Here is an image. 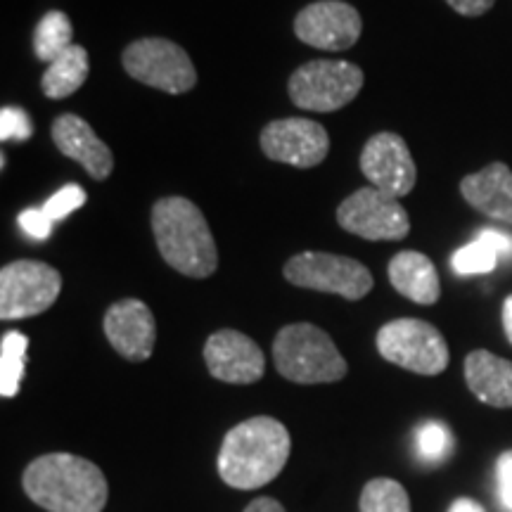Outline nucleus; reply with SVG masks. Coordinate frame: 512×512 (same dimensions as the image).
<instances>
[{
    "instance_id": "nucleus-28",
    "label": "nucleus",
    "mask_w": 512,
    "mask_h": 512,
    "mask_svg": "<svg viewBox=\"0 0 512 512\" xmlns=\"http://www.w3.org/2000/svg\"><path fill=\"white\" fill-rule=\"evenodd\" d=\"M19 226L27 235L36 240H48L53 233V219L46 214V209H27L19 214Z\"/></svg>"
},
{
    "instance_id": "nucleus-31",
    "label": "nucleus",
    "mask_w": 512,
    "mask_h": 512,
    "mask_svg": "<svg viewBox=\"0 0 512 512\" xmlns=\"http://www.w3.org/2000/svg\"><path fill=\"white\" fill-rule=\"evenodd\" d=\"M448 5H451L453 10L458 12V15L463 17H479L484 15V12H489L494 8L496 0H446Z\"/></svg>"
},
{
    "instance_id": "nucleus-4",
    "label": "nucleus",
    "mask_w": 512,
    "mask_h": 512,
    "mask_svg": "<svg viewBox=\"0 0 512 512\" xmlns=\"http://www.w3.org/2000/svg\"><path fill=\"white\" fill-rule=\"evenodd\" d=\"M273 358L278 373L297 384L339 382L349 373L332 337L311 323L285 325L275 335Z\"/></svg>"
},
{
    "instance_id": "nucleus-15",
    "label": "nucleus",
    "mask_w": 512,
    "mask_h": 512,
    "mask_svg": "<svg viewBox=\"0 0 512 512\" xmlns=\"http://www.w3.org/2000/svg\"><path fill=\"white\" fill-rule=\"evenodd\" d=\"M102 328L117 354L126 361H147L155 351L157 323L150 306L140 299H121L105 313Z\"/></svg>"
},
{
    "instance_id": "nucleus-5",
    "label": "nucleus",
    "mask_w": 512,
    "mask_h": 512,
    "mask_svg": "<svg viewBox=\"0 0 512 512\" xmlns=\"http://www.w3.org/2000/svg\"><path fill=\"white\" fill-rule=\"evenodd\" d=\"M363 69L344 60H313L294 69L290 76V98L309 112H337L361 93Z\"/></svg>"
},
{
    "instance_id": "nucleus-20",
    "label": "nucleus",
    "mask_w": 512,
    "mask_h": 512,
    "mask_svg": "<svg viewBox=\"0 0 512 512\" xmlns=\"http://www.w3.org/2000/svg\"><path fill=\"white\" fill-rule=\"evenodd\" d=\"M88 69H91V62H88L86 48L72 46L67 53H62L57 60L48 64L46 74L41 79L43 93L50 100L69 98V95H74L86 83Z\"/></svg>"
},
{
    "instance_id": "nucleus-11",
    "label": "nucleus",
    "mask_w": 512,
    "mask_h": 512,
    "mask_svg": "<svg viewBox=\"0 0 512 512\" xmlns=\"http://www.w3.org/2000/svg\"><path fill=\"white\" fill-rule=\"evenodd\" d=\"M363 19L354 5L342 0H318L306 5L294 19V34L302 43L318 50L354 48L361 38Z\"/></svg>"
},
{
    "instance_id": "nucleus-34",
    "label": "nucleus",
    "mask_w": 512,
    "mask_h": 512,
    "mask_svg": "<svg viewBox=\"0 0 512 512\" xmlns=\"http://www.w3.org/2000/svg\"><path fill=\"white\" fill-rule=\"evenodd\" d=\"M503 328H505V337L512 344V294L503 302Z\"/></svg>"
},
{
    "instance_id": "nucleus-12",
    "label": "nucleus",
    "mask_w": 512,
    "mask_h": 512,
    "mask_svg": "<svg viewBox=\"0 0 512 512\" xmlns=\"http://www.w3.org/2000/svg\"><path fill=\"white\" fill-rule=\"evenodd\" d=\"M261 150L273 162L311 169L328 157L330 136L318 121L302 117L278 119L261 131Z\"/></svg>"
},
{
    "instance_id": "nucleus-26",
    "label": "nucleus",
    "mask_w": 512,
    "mask_h": 512,
    "mask_svg": "<svg viewBox=\"0 0 512 512\" xmlns=\"http://www.w3.org/2000/svg\"><path fill=\"white\" fill-rule=\"evenodd\" d=\"M34 136V124L22 107H3L0 110V138L24 143Z\"/></svg>"
},
{
    "instance_id": "nucleus-1",
    "label": "nucleus",
    "mask_w": 512,
    "mask_h": 512,
    "mask_svg": "<svg viewBox=\"0 0 512 512\" xmlns=\"http://www.w3.org/2000/svg\"><path fill=\"white\" fill-rule=\"evenodd\" d=\"M290 448V432L283 422L256 415L226 434L216 467L223 482L233 489H259L283 472Z\"/></svg>"
},
{
    "instance_id": "nucleus-32",
    "label": "nucleus",
    "mask_w": 512,
    "mask_h": 512,
    "mask_svg": "<svg viewBox=\"0 0 512 512\" xmlns=\"http://www.w3.org/2000/svg\"><path fill=\"white\" fill-rule=\"evenodd\" d=\"M245 512H285V508L275 501V498L261 496V498H256V501L249 503Z\"/></svg>"
},
{
    "instance_id": "nucleus-6",
    "label": "nucleus",
    "mask_w": 512,
    "mask_h": 512,
    "mask_svg": "<svg viewBox=\"0 0 512 512\" xmlns=\"http://www.w3.org/2000/svg\"><path fill=\"white\" fill-rule=\"evenodd\" d=\"M377 351L384 361L418 375H439L448 366V344L427 320H389L377 332Z\"/></svg>"
},
{
    "instance_id": "nucleus-2",
    "label": "nucleus",
    "mask_w": 512,
    "mask_h": 512,
    "mask_svg": "<svg viewBox=\"0 0 512 512\" xmlns=\"http://www.w3.org/2000/svg\"><path fill=\"white\" fill-rule=\"evenodd\" d=\"M24 491L48 512H102L107 479L91 460L72 453H48L24 470Z\"/></svg>"
},
{
    "instance_id": "nucleus-16",
    "label": "nucleus",
    "mask_w": 512,
    "mask_h": 512,
    "mask_svg": "<svg viewBox=\"0 0 512 512\" xmlns=\"http://www.w3.org/2000/svg\"><path fill=\"white\" fill-rule=\"evenodd\" d=\"M53 143L64 157L79 162L95 181H105L114 171V155L105 140L95 136V131L79 114H60L53 121Z\"/></svg>"
},
{
    "instance_id": "nucleus-9",
    "label": "nucleus",
    "mask_w": 512,
    "mask_h": 512,
    "mask_svg": "<svg viewBox=\"0 0 512 512\" xmlns=\"http://www.w3.org/2000/svg\"><path fill=\"white\" fill-rule=\"evenodd\" d=\"M62 292V275L46 261L17 259L0 271V318L19 320L46 313Z\"/></svg>"
},
{
    "instance_id": "nucleus-23",
    "label": "nucleus",
    "mask_w": 512,
    "mask_h": 512,
    "mask_svg": "<svg viewBox=\"0 0 512 512\" xmlns=\"http://www.w3.org/2000/svg\"><path fill=\"white\" fill-rule=\"evenodd\" d=\"M361 512H411V498L399 482L380 477L363 489Z\"/></svg>"
},
{
    "instance_id": "nucleus-22",
    "label": "nucleus",
    "mask_w": 512,
    "mask_h": 512,
    "mask_svg": "<svg viewBox=\"0 0 512 512\" xmlns=\"http://www.w3.org/2000/svg\"><path fill=\"white\" fill-rule=\"evenodd\" d=\"M29 339L22 332H5L0 339V396L3 399H15L19 394V384L27 366Z\"/></svg>"
},
{
    "instance_id": "nucleus-8",
    "label": "nucleus",
    "mask_w": 512,
    "mask_h": 512,
    "mask_svg": "<svg viewBox=\"0 0 512 512\" xmlns=\"http://www.w3.org/2000/svg\"><path fill=\"white\" fill-rule=\"evenodd\" d=\"M126 74L157 91L181 95L195 88L197 72L190 55L169 38H140L121 55Z\"/></svg>"
},
{
    "instance_id": "nucleus-7",
    "label": "nucleus",
    "mask_w": 512,
    "mask_h": 512,
    "mask_svg": "<svg viewBox=\"0 0 512 512\" xmlns=\"http://www.w3.org/2000/svg\"><path fill=\"white\" fill-rule=\"evenodd\" d=\"M283 275L294 287L339 294L349 302H358L375 287L373 273L361 261L328 252L294 254L285 264Z\"/></svg>"
},
{
    "instance_id": "nucleus-10",
    "label": "nucleus",
    "mask_w": 512,
    "mask_h": 512,
    "mask_svg": "<svg viewBox=\"0 0 512 512\" xmlns=\"http://www.w3.org/2000/svg\"><path fill=\"white\" fill-rule=\"evenodd\" d=\"M337 223L370 242H399L411 233L408 211L396 197L373 188L356 190L337 207Z\"/></svg>"
},
{
    "instance_id": "nucleus-33",
    "label": "nucleus",
    "mask_w": 512,
    "mask_h": 512,
    "mask_svg": "<svg viewBox=\"0 0 512 512\" xmlns=\"http://www.w3.org/2000/svg\"><path fill=\"white\" fill-rule=\"evenodd\" d=\"M448 512H486L482 503L472 501V498H458V501L451 503Z\"/></svg>"
},
{
    "instance_id": "nucleus-30",
    "label": "nucleus",
    "mask_w": 512,
    "mask_h": 512,
    "mask_svg": "<svg viewBox=\"0 0 512 512\" xmlns=\"http://www.w3.org/2000/svg\"><path fill=\"white\" fill-rule=\"evenodd\" d=\"M477 240L486 242V245L494 249V252L498 254V259L503 256V259L512 261V235L501 233V230H494V228H486L477 235Z\"/></svg>"
},
{
    "instance_id": "nucleus-21",
    "label": "nucleus",
    "mask_w": 512,
    "mask_h": 512,
    "mask_svg": "<svg viewBox=\"0 0 512 512\" xmlns=\"http://www.w3.org/2000/svg\"><path fill=\"white\" fill-rule=\"evenodd\" d=\"M72 36H74L72 19L60 10H50L48 15H43L41 22L36 24V31H34L36 57L46 64L57 60V57L67 53V50L74 46Z\"/></svg>"
},
{
    "instance_id": "nucleus-17",
    "label": "nucleus",
    "mask_w": 512,
    "mask_h": 512,
    "mask_svg": "<svg viewBox=\"0 0 512 512\" xmlns=\"http://www.w3.org/2000/svg\"><path fill=\"white\" fill-rule=\"evenodd\" d=\"M460 195L472 209L512 226V171L508 164L494 162L460 181Z\"/></svg>"
},
{
    "instance_id": "nucleus-24",
    "label": "nucleus",
    "mask_w": 512,
    "mask_h": 512,
    "mask_svg": "<svg viewBox=\"0 0 512 512\" xmlns=\"http://www.w3.org/2000/svg\"><path fill=\"white\" fill-rule=\"evenodd\" d=\"M451 448L453 437L444 422L430 420L420 425L418 432H415V451H418V456L425 463H441V460L448 458Z\"/></svg>"
},
{
    "instance_id": "nucleus-14",
    "label": "nucleus",
    "mask_w": 512,
    "mask_h": 512,
    "mask_svg": "<svg viewBox=\"0 0 512 512\" xmlns=\"http://www.w3.org/2000/svg\"><path fill=\"white\" fill-rule=\"evenodd\" d=\"M204 363L211 377L228 384H252L264 377V351L238 330L214 332L204 344Z\"/></svg>"
},
{
    "instance_id": "nucleus-27",
    "label": "nucleus",
    "mask_w": 512,
    "mask_h": 512,
    "mask_svg": "<svg viewBox=\"0 0 512 512\" xmlns=\"http://www.w3.org/2000/svg\"><path fill=\"white\" fill-rule=\"evenodd\" d=\"M86 190L79 188V185H64L62 190H57L53 197L46 202V214L50 216L53 221H60L64 216H69L72 211L81 209L83 204H86Z\"/></svg>"
},
{
    "instance_id": "nucleus-19",
    "label": "nucleus",
    "mask_w": 512,
    "mask_h": 512,
    "mask_svg": "<svg viewBox=\"0 0 512 512\" xmlns=\"http://www.w3.org/2000/svg\"><path fill=\"white\" fill-rule=\"evenodd\" d=\"M389 283L399 294L415 304L432 306L441 297V283L437 268L425 254L399 252L387 266Z\"/></svg>"
},
{
    "instance_id": "nucleus-3",
    "label": "nucleus",
    "mask_w": 512,
    "mask_h": 512,
    "mask_svg": "<svg viewBox=\"0 0 512 512\" xmlns=\"http://www.w3.org/2000/svg\"><path fill=\"white\" fill-rule=\"evenodd\" d=\"M152 233L162 259L188 278H209L219 268V249L204 214L185 197H162L152 207Z\"/></svg>"
},
{
    "instance_id": "nucleus-13",
    "label": "nucleus",
    "mask_w": 512,
    "mask_h": 512,
    "mask_svg": "<svg viewBox=\"0 0 512 512\" xmlns=\"http://www.w3.org/2000/svg\"><path fill=\"white\" fill-rule=\"evenodd\" d=\"M361 171L373 188L387 192L396 200L406 197L415 188V178H418L406 140L389 131L377 133L363 147Z\"/></svg>"
},
{
    "instance_id": "nucleus-29",
    "label": "nucleus",
    "mask_w": 512,
    "mask_h": 512,
    "mask_svg": "<svg viewBox=\"0 0 512 512\" xmlns=\"http://www.w3.org/2000/svg\"><path fill=\"white\" fill-rule=\"evenodd\" d=\"M498 501L508 512H512V451H505L496 463Z\"/></svg>"
},
{
    "instance_id": "nucleus-25",
    "label": "nucleus",
    "mask_w": 512,
    "mask_h": 512,
    "mask_svg": "<svg viewBox=\"0 0 512 512\" xmlns=\"http://www.w3.org/2000/svg\"><path fill=\"white\" fill-rule=\"evenodd\" d=\"M451 266L458 275H484L498 266V254L486 242L475 240L451 256Z\"/></svg>"
},
{
    "instance_id": "nucleus-18",
    "label": "nucleus",
    "mask_w": 512,
    "mask_h": 512,
    "mask_svg": "<svg viewBox=\"0 0 512 512\" xmlns=\"http://www.w3.org/2000/svg\"><path fill=\"white\" fill-rule=\"evenodd\" d=\"M465 380L470 392L494 408H512V363L477 349L465 358Z\"/></svg>"
}]
</instances>
